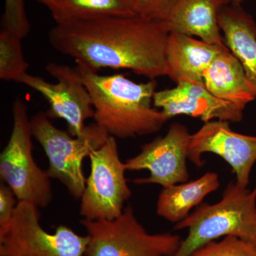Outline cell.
Instances as JSON below:
<instances>
[{
	"label": "cell",
	"mask_w": 256,
	"mask_h": 256,
	"mask_svg": "<svg viewBox=\"0 0 256 256\" xmlns=\"http://www.w3.org/2000/svg\"><path fill=\"white\" fill-rule=\"evenodd\" d=\"M170 34L165 22L136 14L56 24L48 41L57 52L92 72L130 69L156 80L166 76Z\"/></svg>",
	"instance_id": "obj_1"
},
{
	"label": "cell",
	"mask_w": 256,
	"mask_h": 256,
	"mask_svg": "<svg viewBox=\"0 0 256 256\" xmlns=\"http://www.w3.org/2000/svg\"><path fill=\"white\" fill-rule=\"evenodd\" d=\"M92 96L95 122L109 136L126 139L158 132L169 120L152 106L156 80L136 82L122 74L101 76L76 66Z\"/></svg>",
	"instance_id": "obj_2"
},
{
	"label": "cell",
	"mask_w": 256,
	"mask_h": 256,
	"mask_svg": "<svg viewBox=\"0 0 256 256\" xmlns=\"http://www.w3.org/2000/svg\"><path fill=\"white\" fill-rule=\"evenodd\" d=\"M186 228L188 236L174 256H188L207 242L228 236L256 245V186L249 190L230 182L220 201L202 204L174 227Z\"/></svg>",
	"instance_id": "obj_3"
},
{
	"label": "cell",
	"mask_w": 256,
	"mask_h": 256,
	"mask_svg": "<svg viewBox=\"0 0 256 256\" xmlns=\"http://www.w3.org/2000/svg\"><path fill=\"white\" fill-rule=\"evenodd\" d=\"M30 121L33 137L48 158V176L60 181L72 196L80 200L86 182L82 162L110 136L96 122L86 126L78 137L69 136L54 126L45 112L35 114Z\"/></svg>",
	"instance_id": "obj_4"
},
{
	"label": "cell",
	"mask_w": 256,
	"mask_h": 256,
	"mask_svg": "<svg viewBox=\"0 0 256 256\" xmlns=\"http://www.w3.org/2000/svg\"><path fill=\"white\" fill-rule=\"evenodd\" d=\"M13 126L8 144L0 154V176L18 201L46 208L53 200L50 178L34 158L31 121L26 104H13Z\"/></svg>",
	"instance_id": "obj_5"
},
{
	"label": "cell",
	"mask_w": 256,
	"mask_h": 256,
	"mask_svg": "<svg viewBox=\"0 0 256 256\" xmlns=\"http://www.w3.org/2000/svg\"><path fill=\"white\" fill-rule=\"evenodd\" d=\"M86 230V256H174L181 237L170 233L150 234L131 206L112 220H80Z\"/></svg>",
	"instance_id": "obj_6"
},
{
	"label": "cell",
	"mask_w": 256,
	"mask_h": 256,
	"mask_svg": "<svg viewBox=\"0 0 256 256\" xmlns=\"http://www.w3.org/2000/svg\"><path fill=\"white\" fill-rule=\"evenodd\" d=\"M38 207L18 201L6 233L0 236V256H84L88 236L78 235L66 226L54 233L46 232L40 224Z\"/></svg>",
	"instance_id": "obj_7"
},
{
	"label": "cell",
	"mask_w": 256,
	"mask_h": 256,
	"mask_svg": "<svg viewBox=\"0 0 256 256\" xmlns=\"http://www.w3.org/2000/svg\"><path fill=\"white\" fill-rule=\"evenodd\" d=\"M88 158L90 173L80 198V215L92 220L118 218L132 192L126 178L127 166L120 158L116 138L110 136Z\"/></svg>",
	"instance_id": "obj_8"
},
{
	"label": "cell",
	"mask_w": 256,
	"mask_h": 256,
	"mask_svg": "<svg viewBox=\"0 0 256 256\" xmlns=\"http://www.w3.org/2000/svg\"><path fill=\"white\" fill-rule=\"evenodd\" d=\"M45 69L56 79V84L28 73L20 77L16 82L40 92L50 104V114H47L66 121L72 136H82L86 128V121L94 118L95 110L92 96L78 68L48 63Z\"/></svg>",
	"instance_id": "obj_9"
},
{
	"label": "cell",
	"mask_w": 256,
	"mask_h": 256,
	"mask_svg": "<svg viewBox=\"0 0 256 256\" xmlns=\"http://www.w3.org/2000/svg\"><path fill=\"white\" fill-rule=\"evenodd\" d=\"M190 136L186 126L175 122L165 136L144 144L139 154L126 161L129 171L150 172L148 178H136L134 182L154 184L163 188L186 182L190 178L186 160Z\"/></svg>",
	"instance_id": "obj_10"
},
{
	"label": "cell",
	"mask_w": 256,
	"mask_h": 256,
	"mask_svg": "<svg viewBox=\"0 0 256 256\" xmlns=\"http://www.w3.org/2000/svg\"><path fill=\"white\" fill-rule=\"evenodd\" d=\"M213 153L225 160L236 174L239 186L247 188L256 162V136L234 132L226 121L204 122L190 136L188 160L197 168L204 164L202 154Z\"/></svg>",
	"instance_id": "obj_11"
},
{
	"label": "cell",
	"mask_w": 256,
	"mask_h": 256,
	"mask_svg": "<svg viewBox=\"0 0 256 256\" xmlns=\"http://www.w3.org/2000/svg\"><path fill=\"white\" fill-rule=\"evenodd\" d=\"M153 105L168 119L186 114L200 118L204 122L213 120L238 122L244 118V110L233 104L218 98L208 92L204 84L183 82L172 88L156 92Z\"/></svg>",
	"instance_id": "obj_12"
},
{
	"label": "cell",
	"mask_w": 256,
	"mask_h": 256,
	"mask_svg": "<svg viewBox=\"0 0 256 256\" xmlns=\"http://www.w3.org/2000/svg\"><path fill=\"white\" fill-rule=\"evenodd\" d=\"M227 48L226 45L210 44L188 35L170 32L166 48V76L176 84H204L206 69Z\"/></svg>",
	"instance_id": "obj_13"
},
{
	"label": "cell",
	"mask_w": 256,
	"mask_h": 256,
	"mask_svg": "<svg viewBox=\"0 0 256 256\" xmlns=\"http://www.w3.org/2000/svg\"><path fill=\"white\" fill-rule=\"evenodd\" d=\"M232 0H176L166 20L170 32L197 36L214 45H225L218 15Z\"/></svg>",
	"instance_id": "obj_14"
},
{
	"label": "cell",
	"mask_w": 256,
	"mask_h": 256,
	"mask_svg": "<svg viewBox=\"0 0 256 256\" xmlns=\"http://www.w3.org/2000/svg\"><path fill=\"white\" fill-rule=\"evenodd\" d=\"M204 84L214 96L245 110L256 100V89L249 82L242 64L229 50H223L204 76Z\"/></svg>",
	"instance_id": "obj_15"
},
{
	"label": "cell",
	"mask_w": 256,
	"mask_h": 256,
	"mask_svg": "<svg viewBox=\"0 0 256 256\" xmlns=\"http://www.w3.org/2000/svg\"><path fill=\"white\" fill-rule=\"evenodd\" d=\"M224 44L242 64L256 89V24L240 4L226 6L218 15Z\"/></svg>",
	"instance_id": "obj_16"
},
{
	"label": "cell",
	"mask_w": 256,
	"mask_h": 256,
	"mask_svg": "<svg viewBox=\"0 0 256 256\" xmlns=\"http://www.w3.org/2000/svg\"><path fill=\"white\" fill-rule=\"evenodd\" d=\"M220 186L216 173L208 172L194 181L163 188L156 202V214L171 223L178 224L190 214L192 208Z\"/></svg>",
	"instance_id": "obj_17"
},
{
	"label": "cell",
	"mask_w": 256,
	"mask_h": 256,
	"mask_svg": "<svg viewBox=\"0 0 256 256\" xmlns=\"http://www.w3.org/2000/svg\"><path fill=\"white\" fill-rule=\"evenodd\" d=\"M44 6L56 24L137 14L128 0H48Z\"/></svg>",
	"instance_id": "obj_18"
},
{
	"label": "cell",
	"mask_w": 256,
	"mask_h": 256,
	"mask_svg": "<svg viewBox=\"0 0 256 256\" xmlns=\"http://www.w3.org/2000/svg\"><path fill=\"white\" fill-rule=\"evenodd\" d=\"M28 64L24 58L22 38L11 32H0V78L16 82L28 74Z\"/></svg>",
	"instance_id": "obj_19"
},
{
	"label": "cell",
	"mask_w": 256,
	"mask_h": 256,
	"mask_svg": "<svg viewBox=\"0 0 256 256\" xmlns=\"http://www.w3.org/2000/svg\"><path fill=\"white\" fill-rule=\"evenodd\" d=\"M188 256H256V245L233 236L212 240Z\"/></svg>",
	"instance_id": "obj_20"
},
{
	"label": "cell",
	"mask_w": 256,
	"mask_h": 256,
	"mask_svg": "<svg viewBox=\"0 0 256 256\" xmlns=\"http://www.w3.org/2000/svg\"><path fill=\"white\" fill-rule=\"evenodd\" d=\"M136 14L144 18L165 22L169 18L176 0H128Z\"/></svg>",
	"instance_id": "obj_21"
},
{
	"label": "cell",
	"mask_w": 256,
	"mask_h": 256,
	"mask_svg": "<svg viewBox=\"0 0 256 256\" xmlns=\"http://www.w3.org/2000/svg\"><path fill=\"white\" fill-rule=\"evenodd\" d=\"M15 195L11 188L4 184L0 186V236L9 228L16 204Z\"/></svg>",
	"instance_id": "obj_22"
},
{
	"label": "cell",
	"mask_w": 256,
	"mask_h": 256,
	"mask_svg": "<svg viewBox=\"0 0 256 256\" xmlns=\"http://www.w3.org/2000/svg\"><path fill=\"white\" fill-rule=\"evenodd\" d=\"M2 22L12 28H22L28 26V21L24 0H5Z\"/></svg>",
	"instance_id": "obj_23"
},
{
	"label": "cell",
	"mask_w": 256,
	"mask_h": 256,
	"mask_svg": "<svg viewBox=\"0 0 256 256\" xmlns=\"http://www.w3.org/2000/svg\"><path fill=\"white\" fill-rule=\"evenodd\" d=\"M244 0H232V3L235 4H240Z\"/></svg>",
	"instance_id": "obj_24"
},
{
	"label": "cell",
	"mask_w": 256,
	"mask_h": 256,
	"mask_svg": "<svg viewBox=\"0 0 256 256\" xmlns=\"http://www.w3.org/2000/svg\"><path fill=\"white\" fill-rule=\"evenodd\" d=\"M35 1L41 3V4L44 5L46 4L48 0H35Z\"/></svg>",
	"instance_id": "obj_25"
}]
</instances>
